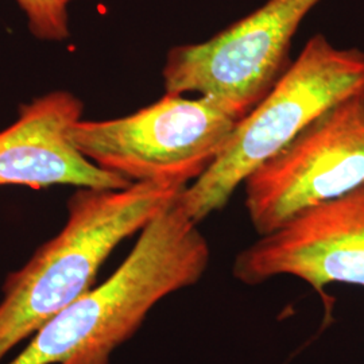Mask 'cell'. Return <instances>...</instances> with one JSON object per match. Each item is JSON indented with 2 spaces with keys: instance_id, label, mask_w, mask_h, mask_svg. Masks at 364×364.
<instances>
[{
  "instance_id": "6da1fadb",
  "label": "cell",
  "mask_w": 364,
  "mask_h": 364,
  "mask_svg": "<svg viewBox=\"0 0 364 364\" xmlns=\"http://www.w3.org/2000/svg\"><path fill=\"white\" fill-rule=\"evenodd\" d=\"M209 263L208 240L177 197L105 282L53 317L4 364H111L156 305L195 287Z\"/></svg>"
},
{
  "instance_id": "7a4b0ae2",
  "label": "cell",
  "mask_w": 364,
  "mask_h": 364,
  "mask_svg": "<svg viewBox=\"0 0 364 364\" xmlns=\"http://www.w3.org/2000/svg\"><path fill=\"white\" fill-rule=\"evenodd\" d=\"M183 186L134 182L120 189L77 188L63 230L3 285L0 364L53 317L88 291L105 260L170 205Z\"/></svg>"
},
{
  "instance_id": "3957f363",
  "label": "cell",
  "mask_w": 364,
  "mask_h": 364,
  "mask_svg": "<svg viewBox=\"0 0 364 364\" xmlns=\"http://www.w3.org/2000/svg\"><path fill=\"white\" fill-rule=\"evenodd\" d=\"M362 90L363 50L313 36L273 88L237 122L209 169L182 189L183 210L197 224L223 210L251 173L328 108Z\"/></svg>"
},
{
  "instance_id": "277c9868",
  "label": "cell",
  "mask_w": 364,
  "mask_h": 364,
  "mask_svg": "<svg viewBox=\"0 0 364 364\" xmlns=\"http://www.w3.org/2000/svg\"><path fill=\"white\" fill-rule=\"evenodd\" d=\"M239 120L207 96L165 93L126 117L81 119L70 134L90 161L131 183L186 188L220 156Z\"/></svg>"
},
{
  "instance_id": "5b68a950",
  "label": "cell",
  "mask_w": 364,
  "mask_h": 364,
  "mask_svg": "<svg viewBox=\"0 0 364 364\" xmlns=\"http://www.w3.org/2000/svg\"><path fill=\"white\" fill-rule=\"evenodd\" d=\"M318 1L269 0L212 38L171 48L165 93L207 96L242 119L287 72L291 41Z\"/></svg>"
},
{
  "instance_id": "8992f818",
  "label": "cell",
  "mask_w": 364,
  "mask_h": 364,
  "mask_svg": "<svg viewBox=\"0 0 364 364\" xmlns=\"http://www.w3.org/2000/svg\"><path fill=\"white\" fill-rule=\"evenodd\" d=\"M364 185V90L340 100L243 183L257 234Z\"/></svg>"
},
{
  "instance_id": "52a82bcc",
  "label": "cell",
  "mask_w": 364,
  "mask_h": 364,
  "mask_svg": "<svg viewBox=\"0 0 364 364\" xmlns=\"http://www.w3.org/2000/svg\"><path fill=\"white\" fill-rule=\"evenodd\" d=\"M232 275L247 287L293 277L316 291L332 284L364 287V185L259 236L235 257Z\"/></svg>"
},
{
  "instance_id": "ba28073f",
  "label": "cell",
  "mask_w": 364,
  "mask_h": 364,
  "mask_svg": "<svg viewBox=\"0 0 364 364\" xmlns=\"http://www.w3.org/2000/svg\"><path fill=\"white\" fill-rule=\"evenodd\" d=\"M82 112L84 103L69 91L49 92L21 105L18 119L0 131V186L38 191L53 185L97 189L131 185L78 150L70 132Z\"/></svg>"
},
{
  "instance_id": "9c48e42d",
  "label": "cell",
  "mask_w": 364,
  "mask_h": 364,
  "mask_svg": "<svg viewBox=\"0 0 364 364\" xmlns=\"http://www.w3.org/2000/svg\"><path fill=\"white\" fill-rule=\"evenodd\" d=\"M75 0H15L27 19L30 33L41 41L69 38V4Z\"/></svg>"
}]
</instances>
